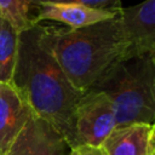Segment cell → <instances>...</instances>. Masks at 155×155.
Here are the masks:
<instances>
[{
	"label": "cell",
	"mask_w": 155,
	"mask_h": 155,
	"mask_svg": "<svg viewBox=\"0 0 155 155\" xmlns=\"http://www.w3.org/2000/svg\"><path fill=\"white\" fill-rule=\"evenodd\" d=\"M41 25L18 35V52L11 84L34 115L51 124L75 147V110L82 92L74 88L52 54L40 44Z\"/></svg>",
	"instance_id": "6da1fadb"
},
{
	"label": "cell",
	"mask_w": 155,
	"mask_h": 155,
	"mask_svg": "<svg viewBox=\"0 0 155 155\" xmlns=\"http://www.w3.org/2000/svg\"><path fill=\"white\" fill-rule=\"evenodd\" d=\"M40 44L52 54L74 88L82 93L110 64L128 53L117 16L78 29L41 25Z\"/></svg>",
	"instance_id": "7a4b0ae2"
},
{
	"label": "cell",
	"mask_w": 155,
	"mask_h": 155,
	"mask_svg": "<svg viewBox=\"0 0 155 155\" xmlns=\"http://www.w3.org/2000/svg\"><path fill=\"white\" fill-rule=\"evenodd\" d=\"M110 101L116 126L155 119V54L122 57L110 64L88 88Z\"/></svg>",
	"instance_id": "3957f363"
},
{
	"label": "cell",
	"mask_w": 155,
	"mask_h": 155,
	"mask_svg": "<svg viewBox=\"0 0 155 155\" xmlns=\"http://www.w3.org/2000/svg\"><path fill=\"white\" fill-rule=\"evenodd\" d=\"M116 127V116L108 97L96 90L82 93L75 110V145L99 147Z\"/></svg>",
	"instance_id": "277c9868"
},
{
	"label": "cell",
	"mask_w": 155,
	"mask_h": 155,
	"mask_svg": "<svg viewBox=\"0 0 155 155\" xmlns=\"http://www.w3.org/2000/svg\"><path fill=\"white\" fill-rule=\"evenodd\" d=\"M128 42V56L155 54V0L121 7L117 13Z\"/></svg>",
	"instance_id": "5b68a950"
},
{
	"label": "cell",
	"mask_w": 155,
	"mask_h": 155,
	"mask_svg": "<svg viewBox=\"0 0 155 155\" xmlns=\"http://www.w3.org/2000/svg\"><path fill=\"white\" fill-rule=\"evenodd\" d=\"M70 149L59 131L33 115L16 137L7 155H69Z\"/></svg>",
	"instance_id": "8992f818"
},
{
	"label": "cell",
	"mask_w": 155,
	"mask_h": 155,
	"mask_svg": "<svg viewBox=\"0 0 155 155\" xmlns=\"http://www.w3.org/2000/svg\"><path fill=\"white\" fill-rule=\"evenodd\" d=\"M119 12L94 10L76 1H38L36 22L56 21L69 27V29H78L96 23L110 21L117 16Z\"/></svg>",
	"instance_id": "52a82bcc"
},
{
	"label": "cell",
	"mask_w": 155,
	"mask_h": 155,
	"mask_svg": "<svg viewBox=\"0 0 155 155\" xmlns=\"http://www.w3.org/2000/svg\"><path fill=\"white\" fill-rule=\"evenodd\" d=\"M33 115L13 85L0 82V155H7L16 137Z\"/></svg>",
	"instance_id": "ba28073f"
},
{
	"label": "cell",
	"mask_w": 155,
	"mask_h": 155,
	"mask_svg": "<svg viewBox=\"0 0 155 155\" xmlns=\"http://www.w3.org/2000/svg\"><path fill=\"white\" fill-rule=\"evenodd\" d=\"M154 125L134 122L116 126L102 143L107 155H155Z\"/></svg>",
	"instance_id": "9c48e42d"
},
{
	"label": "cell",
	"mask_w": 155,
	"mask_h": 155,
	"mask_svg": "<svg viewBox=\"0 0 155 155\" xmlns=\"http://www.w3.org/2000/svg\"><path fill=\"white\" fill-rule=\"evenodd\" d=\"M35 4L36 1L27 0H0V19L19 35L38 24L31 13Z\"/></svg>",
	"instance_id": "30bf717a"
},
{
	"label": "cell",
	"mask_w": 155,
	"mask_h": 155,
	"mask_svg": "<svg viewBox=\"0 0 155 155\" xmlns=\"http://www.w3.org/2000/svg\"><path fill=\"white\" fill-rule=\"evenodd\" d=\"M18 52V34L0 19V82L11 84Z\"/></svg>",
	"instance_id": "8fae6325"
},
{
	"label": "cell",
	"mask_w": 155,
	"mask_h": 155,
	"mask_svg": "<svg viewBox=\"0 0 155 155\" xmlns=\"http://www.w3.org/2000/svg\"><path fill=\"white\" fill-rule=\"evenodd\" d=\"M80 2L94 10L113 11V12H119L120 8L122 7L119 0H80Z\"/></svg>",
	"instance_id": "7c38bea8"
},
{
	"label": "cell",
	"mask_w": 155,
	"mask_h": 155,
	"mask_svg": "<svg viewBox=\"0 0 155 155\" xmlns=\"http://www.w3.org/2000/svg\"><path fill=\"white\" fill-rule=\"evenodd\" d=\"M69 155H107L102 145H88V144H78L70 149Z\"/></svg>",
	"instance_id": "4fadbf2b"
}]
</instances>
